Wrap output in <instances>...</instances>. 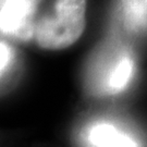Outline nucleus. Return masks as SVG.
I'll list each match as a JSON object with an SVG mask.
<instances>
[{"label":"nucleus","instance_id":"obj_1","mask_svg":"<svg viewBox=\"0 0 147 147\" xmlns=\"http://www.w3.org/2000/svg\"><path fill=\"white\" fill-rule=\"evenodd\" d=\"M87 0H56L53 16L34 25L37 45L47 50H62L79 40L86 27Z\"/></svg>","mask_w":147,"mask_h":147},{"label":"nucleus","instance_id":"obj_2","mask_svg":"<svg viewBox=\"0 0 147 147\" xmlns=\"http://www.w3.org/2000/svg\"><path fill=\"white\" fill-rule=\"evenodd\" d=\"M0 31L27 40L33 37L32 5L30 0H5L0 9Z\"/></svg>","mask_w":147,"mask_h":147},{"label":"nucleus","instance_id":"obj_3","mask_svg":"<svg viewBox=\"0 0 147 147\" xmlns=\"http://www.w3.org/2000/svg\"><path fill=\"white\" fill-rule=\"evenodd\" d=\"M92 140L98 147H134V144L110 125H98L92 133Z\"/></svg>","mask_w":147,"mask_h":147},{"label":"nucleus","instance_id":"obj_4","mask_svg":"<svg viewBox=\"0 0 147 147\" xmlns=\"http://www.w3.org/2000/svg\"><path fill=\"white\" fill-rule=\"evenodd\" d=\"M132 71H133V64L131 60L129 59L122 60L111 75L110 82H109L110 86L116 89L123 88L127 83L129 79L131 78Z\"/></svg>","mask_w":147,"mask_h":147},{"label":"nucleus","instance_id":"obj_5","mask_svg":"<svg viewBox=\"0 0 147 147\" xmlns=\"http://www.w3.org/2000/svg\"><path fill=\"white\" fill-rule=\"evenodd\" d=\"M10 57L11 51L9 47L3 42H0V73L3 71L5 65L8 64L9 60H10Z\"/></svg>","mask_w":147,"mask_h":147}]
</instances>
